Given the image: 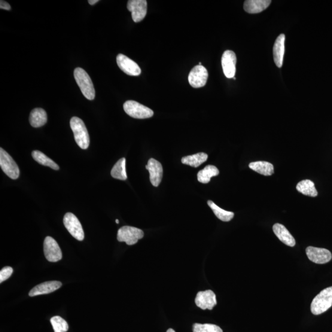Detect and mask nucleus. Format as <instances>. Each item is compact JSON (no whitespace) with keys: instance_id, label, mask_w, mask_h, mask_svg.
I'll use <instances>...</instances> for the list:
<instances>
[{"instance_id":"obj_1","label":"nucleus","mask_w":332,"mask_h":332,"mask_svg":"<svg viewBox=\"0 0 332 332\" xmlns=\"http://www.w3.org/2000/svg\"><path fill=\"white\" fill-rule=\"evenodd\" d=\"M71 127L74 132L75 142L81 149L86 150L89 147L90 139L84 122L80 118L73 117L71 120Z\"/></svg>"},{"instance_id":"obj_2","label":"nucleus","mask_w":332,"mask_h":332,"mask_svg":"<svg viewBox=\"0 0 332 332\" xmlns=\"http://www.w3.org/2000/svg\"><path fill=\"white\" fill-rule=\"evenodd\" d=\"M74 77L84 96L88 100H94L96 96L95 89L87 73L83 69H75Z\"/></svg>"},{"instance_id":"obj_3","label":"nucleus","mask_w":332,"mask_h":332,"mask_svg":"<svg viewBox=\"0 0 332 332\" xmlns=\"http://www.w3.org/2000/svg\"><path fill=\"white\" fill-rule=\"evenodd\" d=\"M332 306V287L324 289L314 298L311 311L313 315H319L324 313Z\"/></svg>"},{"instance_id":"obj_4","label":"nucleus","mask_w":332,"mask_h":332,"mask_svg":"<svg viewBox=\"0 0 332 332\" xmlns=\"http://www.w3.org/2000/svg\"><path fill=\"white\" fill-rule=\"evenodd\" d=\"M124 110L130 117L136 119H147L153 117V111L141 103L128 100L124 103Z\"/></svg>"},{"instance_id":"obj_5","label":"nucleus","mask_w":332,"mask_h":332,"mask_svg":"<svg viewBox=\"0 0 332 332\" xmlns=\"http://www.w3.org/2000/svg\"><path fill=\"white\" fill-rule=\"evenodd\" d=\"M144 236V233L138 228L124 226L118 231L117 239L119 242H124L127 245H136L139 239Z\"/></svg>"},{"instance_id":"obj_6","label":"nucleus","mask_w":332,"mask_h":332,"mask_svg":"<svg viewBox=\"0 0 332 332\" xmlns=\"http://www.w3.org/2000/svg\"><path fill=\"white\" fill-rule=\"evenodd\" d=\"M0 166L9 178L13 180L19 178V167L10 155L2 148H0Z\"/></svg>"},{"instance_id":"obj_7","label":"nucleus","mask_w":332,"mask_h":332,"mask_svg":"<svg viewBox=\"0 0 332 332\" xmlns=\"http://www.w3.org/2000/svg\"><path fill=\"white\" fill-rule=\"evenodd\" d=\"M63 224L71 235L78 240H83L84 233L80 222L72 213H67L63 217Z\"/></svg>"},{"instance_id":"obj_8","label":"nucleus","mask_w":332,"mask_h":332,"mask_svg":"<svg viewBox=\"0 0 332 332\" xmlns=\"http://www.w3.org/2000/svg\"><path fill=\"white\" fill-rule=\"evenodd\" d=\"M43 248L45 257L49 261L57 262L62 258V251L56 240L53 237L50 236L46 237Z\"/></svg>"},{"instance_id":"obj_9","label":"nucleus","mask_w":332,"mask_h":332,"mask_svg":"<svg viewBox=\"0 0 332 332\" xmlns=\"http://www.w3.org/2000/svg\"><path fill=\"white\" fill-rule=\"evenodd\" d=\"M208 78V72L203 65L195 66L188 76L189 83L194 88L205 86Z\"/></svg>"},{"instance_id":"obj_10","label":"nucleus","mask_w":332,"mask_h":332,"mask_svg":"<svg viewBox=\"0 0 332 332\" xmlns=\"http://www.w3.org/2000/svg\"><path fill=\"white\" fill-rule=\"evenodd\" d=\"M127 10L132 13L135 23L141 22L147 13V2L145 0H129L127 2Z\"/></svg>"},{"instance_id":"obj_11","label":"nucleus","mask_w":332,"mask_h":332,"mask_svg":"<svg viewBox=\"0 0 332 332\" xmlns=\"http://www.w3.org/2000/svg\"><path fill=\"white\" fill-rule=\"evenodd\" d=\"M117 62L119 68L125 74L134 77L141 74V69L138 64L125 55L118 54L117 57Z\"/></svg>"},{"instance_id":"obj_12","label":"nucleus","mask_w":332,"mask_h":332,"mask_svg":"<svg viewBox=\"0 0 332 332\" xmlns=\"http://www.w3.org/2000/svg\"><path fill=\"white\" fill-rule=\"evenodd\" d=\"M309 260L317 264H325L331 260L332 255L327 249L309 246L306 249Z\"/></svg>"},{"instance_id":"obj_13","label":"nucleus","mask_w":332,"mask_h":332,"mask_svg":"<svg viewBox=\"0 0 332 332\" xmlns=\"http://www.w3.org/2000/svg\"><path fill=\"white\" fill-rule=\"evenodd\" d=\"M195 303L203 310H212L217 304L216 295L211 290L199 292L195 298Z\"/></svg>"},{"instance_id":"obj_14","label":"nucleus","mask_w":332,"mask_h":332,"mask_svg":"<svg viewBox=\"0 0 332 332\" xmlns=\"http://www.w3.org/2000/svg\"><path fill=\"white\" fill-rule=\"evenodd\" d=\"M236 56L232 51L224 52L222 57V65L225 77L233 78L236 74Z\"/></svg>"},{"instance_id":"obj_15","label":"nucleus","mask_w":332,"mask_h":332,"mask_svg":"<svg viewBox=\"0 0 332 332\" xmlns=\"http://www.w3.org/2000/svg\"><path fill=\"white\" fill-rule=\"evenodd\" d=\"M150 172V180L151 184L155 187H158L162 181L163 175V166L161 164L153 158H151L148 161L147 165L145 166Z\"/></svg>"},{"instance_id":"obj_16","label":"nucleus","mask_w":332,"mask_h":332,"mask_svg":"<svg viewBox=\"0 0 332 332\" xmlns=\"http://www.w3.org/2000/svg\"><path fill=\"white\" fill-rule=\"evenodd\" d=\"M62 285V282L57 281H48L42 283L33 287L29 292L30 297L48 294L57 290Z\"/></svg>"},{"instance_id":"obj_17","label":"nucleus","mask_w":332,"mask_h":332,"mask_svg":"<svg viewBox=\"0 0 332 332\" xmlns=\"http://www.w3.org/2000/svg\"><path fill=\"white\" fill-rule=\"evenodd\" d=\"M285 36L284 34L280 35L274 45L273 57L276 65L278 68H281L284 60L285 53Z\"/></svg>"},{"instance_id":"obj_18","label":"nucleus","mask_w":332,"mask_h":332,"mask_svg":"<svg viewBox=\"0 0 332 332\" xmlns=\"http://www.w3.org/2000/svg\"><path fill=\"white\" fill-rule=\"evenodd\" d=\"M273 230L276 236L285 245L294 247L296 245L294 237L284 225L276 224L273 225Z\"/></svg>"},{"instance_id":"obj_19","label":"nucleus","mask_w":332,"mask_h":332,"mask_svg":"<svg viewBox=\"0 0 332 332\" xmlns=\"http://www.w3.org/2000/svg\"><path fill=\"white\" fill-rule=\"evenodd\" d=\"M272 3L270 0H247L244 9L249 14H257L266 10Z\"/></svg>"},{"instance_id":"obj_20","label":"nucleus","mask_w":332,"mask_h":332,"mask_svg":"<svg viewBox=\"0 0 332 332\" xmlns=\"http://www.w3.org/2000/svg\"><path fill=\"white\" fill-rule=\"evenodd\" d=\"M48 117L45 109L40 108L33 109L30 113L29 121L33 127H39L47 123Z\"/></svg>"},{"instance_id":"obj_21","label":"nucleus","mask_w":332,"mask_h":332,"mask_svg":"<svg viewBox=\"0 0 332 332\" xmlns=\"http://www.w3.org/2000/svg\"><path fill=\"white\" fill-rule=\"evenodd\" d=\"M250 168L260 174L270 176L274 173V166L272 163L267 161H257L249 164Z\"/></svg>"},{"instance_id":"obj_22","label":"nucleus","mask_w":332,"mask_h":332,"mask_svg":"<svg viewBox=\"0 0 332 332\" xmlns=\"http://www.w3.org/2000/svg\"><path fill=\"white\" fill-rule=\"evenodd\" d=\"M218 174L219 170L217 167L212 165H208L198 172L197 180L200 183L206 184L211 181L212 176H217Z\"/></svg>"},{"instance_id":"obj_23","label":"nucleus","mask_w":332,"mask_h":332,"mask_svg":"<svg viewBox=\"0 0 332 332\" xmlns=\"http://www.w3.org/2000/svg\"><path fill=\"white\" fill-rule=\"evenodd\" d=\"M296 188L298 192L306 196L311 197L318 196V191L316 190L315 185L309 180H304L300 182L297 184Z\"/></svg>"},{"instance_id":"obj_24","label":"nucleus","mask_w":332,"mask_h":332,"mask_svg":"<svg viewBox=\"0 0 332 332\" xmlns=\"http://www.w3.org/2000/svg\"><path fill=\"white\" fill-rule=\"evenodd\" d=\"M208 155L205 153H198L190 156L183 157L182 163L193 167H197L205 163L208 160Z\"/></svg>"},{"instance_id":"obj_25","label":"nucleus","mask_w":332,"mask_h":332,"mask_svg":"<svg viewBox=\"0 0 332 332\" xmlns=\"http://www.w3.org/2000/svg\"><path fill=\"white\" fill-rule=\"evenodd\" d=\"M111 175L116 179L126 181L127 176L126 170V159L124 158H121L115 164L111 170Z\"/></svg>"},{"instance_id":"obj_26","label":"nucleus","mask_w":332,"mask_h":332,"mask_svg":"<svg viewBox=\"0 0 332 332\" xmlns=\"http://www.w3.org/2000/svg\"><path fill=\"white\" fill-rule=\"evenodd\" d=\"M32 155L33 159L41 165L50 167L51 169L56 170L59 169V166L42 152L38 150L33 151Z\"/></svg>"},{"instance_id":"obj_27","label":"nucleus","mask_w":332,"mask_h":332,"mask_svg":"<svg viewBox=\"0 0 332 332\" xmlns=\"http://www.w3.org/2000/svg\"><path fill=\"white\" fill-rule=\"evenodd\" d=\"M208 205L211 208L216 217L223 222H230L234 217V214L232 212L225 211V210L219 208L212 201H208Z\"/></svg>"},{"instance_id":"obj_28","label":"nucleus","mask_w":332,"mask_h":332,"mask_svg":"<svg viewBox=\"0 0 332 332\" xmlns=\"http://www.w3.org/2000/svg\"><path fill=\"white\" fill-rule=\"evenodd\" d=\"M51 323L54 332H67L69 330L68 322L60 316H54L52 318Z\"/></svg>"},{"instance_id":"obj_29","label":"nucleus","mask_w":332,"mask_h":332,"mask_svg":"<svg viewBox=\"0 0 332 332\" xmlns=\"http://www.w3.org/2000/svg\"><path fill=\"white\" fill-rule=\"evenodd\" d=\"M193 332H223L222 329L218 325L211 324H194Z\"/></svg>"},{"instance_id":"obj_30","label":"nucleus","mask_w":332,"mask_h":332,"mask_svg":"<svg viewBox=\"0 0 332 332\" xmlns=\"http://www.w3.org/2000/svg\"><path fill=\"white\" fill-rule=\"evenodd\" d=\"M13 273V269L11 267H6L0 272V282L2 283L10 278Z\"/></svg>"},{"instance_id":"obj_31","label":"nucleus","mask_w":332,"mask_h":332,"mask_svg":"<svg viewBox=\"0 0 332 332\" xmlns=\"http://www.w3.org/2000/svg\"><path fill=\"white\" fill-rule=\"evenodd\" d=\"M0 8L2 9V10H10L11 7L10 5L8 3L3 1V0H2V1L0 2Z\"/></svg>"},{"instance_id":"obj_32","label":"nucleus","mask_w":332,"mask_h":332,"mask_svg":"<svg viewBox=\"0 0 332 332\" xmlns=\"http://www.w3.org/2000/svg\"><path fill=\"white\" fill-rule=\"evenodd\" d=\"M99 2V0H89V1H88V3H89L91 5H94L96 4L97 3H98Z\"/></svg>"},{"instance_id":"obj_33","label":"nucleus","mask_w":332,"mask_h":332,"mask_svg":"<svg viewBox=\"0 0 332 332\" xmlns=\"http://www.w3.org/2000/svg\"><path fill=\"white\" fill-rule=\"evenodd\" d=\"M167 332H175L172 328H169L167 330Z\"/></svg>"},{"instance_id":"obj_34","label":"nucleus","mask_w":332,"mask_h":332,"mask_svg":"<svg viewBox=\"0 0 332 332\" xmlns=\"http://www.w3.org/2000/svg\"><path fill=\"white\" fill-rule=\"evenodd\" d=\"M116 223L119 224V220H116Z\"/></svg>"}]
</instances>
